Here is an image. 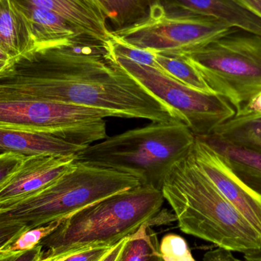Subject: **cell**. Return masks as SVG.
<instances>
[{
  "label": "cell",
  "mask_w": 261,
  "mask_h": 261,
  "mask_svg": "<svg viewBox=\"0 0 261 261\" xmlns=\"http://www.w3.org/2000/svg\"><path fill=\"white\" fill-rule=\"evenodd\" d=\"M192 153L205 176L261 234V193L244 182L223 158L199 137L195 138Z\"/></svg>",
  "instance_id": "obj_10"
},
{
  "label": "cell",
  "mask_w": 261,
  "mask_h": 261,
  "mask_svg": "<svg viewBox=\"0 0 261 261\" xmlns=\"http://www.w3.org/2000/svg\"><path fill=\"white\" fill-rule=\"evenodd\" d=\"M245 8L261 18V0H238Z\"/></svg>",
  "instance_id": "obj_33"
},
{
  "label": "cell",
  "mask_w": 261,
  "mask_h": 261,
  "mask_svg": "<svg viewBox=\"0 0 261 261\" xmlns=\"http://www.w3.org/2000/svg\"><path fill=\"white\" fill-rule=\"evenodd\" d=\"M246 261H261V252L256 255L245 256Z\"/></svg>",
  "instance_id": "obj_35"
},
{
  "label": "cell",
  "mask_w": 261,
  "mask_h": 261,
  "mask_svg": "<svg viewBox=\"0 0 261 261\" xmlns=\"http://www.w3.org/2000/svg\"><path fill=\"white\" fill-rule=\"evenodd\" d=\"M107 117L116 116L101 109L0 92V126L53 135L76 145L106 139Z\"/></svg>",
  "instance_id": "obj_7"
},
{
  "label": "cell",
  "mask_w": 261,
  "mask_h": 261,
  "mask_svg": "<svg viewBox=\"0 0 261 261\" xmlns=\"http://www.w3.org/2000/svg\"><path fill=\"white\" fill-rule=\"evenodd\" d=\"M238 30L213 17L167 11L158 2L144 19L111 35L132 47L182 56Z\"/></svg>",
  "instance_id": "obj_8"
},
{
  "label": "cell",
  "mask_w": 261,
  "mask_h": 261,
  "mask_svg": "<svg viewBox=\"0 0 261 261\" xmlns=\"http://www.w3.org/2000/svg\"><path fill=\"white\" fill-rule=\"evenodd\" d=\"M155 58L167 76L199 91L214 93L205 84L199 72L184 56L155 54Z\"/></svg>",
  "instance_id": "obj_21"
},
{
  "label": "cell",
  "mask_w": 261,
  "mask_h": 261,
  "mask_svg": "<svg viewBox=\"0 0 261 261\" xmlns=\"http://www.w3.org/2000/svg\"><path fill=\"white\" fill-rule=\"evenodd\" d=\"M223 158L233 171L251 188L261 193V153L197 136Z\"/></svg>",
  "instance_id": "obj_17"
},
{
  "label": "cell",
  "mask_w": 261,
  "mask_h": 261,
  "mask_svg": "<svg viewBox=\"0 0 261 261\" xmlns=\"http://www.w3.org/2000/svg\"><path fill=\"white\" fill-rule=\"evenodd\" d=\"M14 3L27 21L35 44V51L66 44L87 35L51 11Z\"/></svg>",
  "instance_id": "obj_15"
},
{
  "label": "cell",
  "mask_w": 261,
  "mask_h": 261,
  "mask_svg": "<svg viewBox=\"0 0 261 261\" xmlns=\"http://www.w3.org/2000/svg\"><path fill=\"white\" fill-rule=\"evenodd\" d=\"M76 156H26L22 164L0 187V208L21 202L44 190L74 166Z\"/></svg>",
  "instance_id": "obj_11"
},
{
  "label": "cell",
  "mask_w": 261,
  "mask_h": 261,
  "mask_svg": "<svg viewBox=\"0 0 261 261\" xmlns=\"http://www.w3.org/2000/svg\"><path fill=\"white\" fill-rule=\"evenodd\" d=\"M110 46L112 52L115 55L122 57L142 65L153 67L164 73L159 64L156 62L155 54L153 52L128 45L116 39L112 35L110 40Z\"/></svg>",
  "instance_id": "obj_23"
},
{
  "label": "cell",
  "mask_w": 261,
  "mask_h": 261,
  "mask_svg": "<svg viewBox=\"0 0 261 261\" xmlns=\"http://www.w3.org/2000/svg\"><path fill=\"white\" fill-rule=\"evenodd\" d=\"M202 137L261 153V118L240 120L232 117Z\"/></svg>",
  "instance_id": "obj_18"
},
{
  "label": "cell",
  "mask_w": 261,
  "mask_h": 261,
  "mask_svg": "<svg viewBox=\"0 0 261 261\" xmlns=\"http://www.w3.org/2000/svg\"><path fill=\"white\" fill-rule=\"evenodd\" d=\"M61 221L52 222L48 225L38 227L33 229L28 230L15 242L3 249L12 251H22L32 249L38 245L42 239L53 232L61 224Z\"/></svg>",
  "instance_id": "obj_24"
},
{
  "label": "cell",
  "mask_w": 261,
  "mask_h": 261,
  "mask_svg": "<svg viewBox=\"0 0 261 261\" xmlns=\"http://www.w3.org/2000/svg\"><path fill=\"white\" fill-rule=\"evenodd\" d=\"M173 221H176L174 213L171 214V213H167L166 211L165 213H164V212H161V210L147 224L151 228V226H155V225H167V224H170V222H173Z\"/></svg>",
  "instance_id": "obj_31"
},
{
  "label": "cell",
  "mask_w": 261,
  "mask_h": 261,
  "mask_svg": "<svg viewBox=\"0 0 261 261\" xmlns=\"http://www.w3.org/2000/svg\"><path fill=\"white\" fill-rule=\"evenodd\" d=\"M179 229L245 256L261 252V234L201 170L192 149L172 166L161 189Z\"/></svg>",
  "instance_id": "obj_2"
},
{
  "label": "cell",
  "mask_w": 261,
  "mask_h": 261,
  "mask_svg": "<svg viewBox=\"0 0 261 261\" xmlns=\"http://www.w3.org/2000/svg\"><path fill=\"white\" fill-rule=\"evenodd\" d=\"M238 110L261 92V36L238 30L182 55Z\"/></svg>",
  "instance_id": "obj_6"
},
{
  "label": "cell",
  "mask_w": 261,
  "mask_h": 261,
  "mask_svg": "<svg viewBox=\"0 0 261 261\" xmlns=\"http://www.w3.org/2000/svg\"><path fill=\"white\" fill-rule=\"evenodd\" d=\"M28 230L18 225L0 224V250L13 243Z\"/></svg>",
  "instance_id": "obj_29"
},
{
  "label": "cell",
  "mask_w": 261,
  "mask_h": 261,
  "mask_svg": "<svg viewBox=\"0 0 261 261\" xmlns=\"http://www.w3.org/2000/svg\"><path fill=\"white\" fill-rule=\"evenodd\" d=\"M203 261H241L236 258L231 251L219 248L215 251H210L204 255Z\"/></svg>",
  "instance_id": "obj_30"
},
{
  "label": "cell",
  "mask_w": 261,
  "mask_h": 261,
  "mask_svg": "<svg viewBox=\"0 0 261 261\" xmlns=\"http://www.w3.org/2000/svg\"><path fill=\"white\" fill-rule=\"evenodd\" d=\"M0 92L101 109L119 118L182 122L116 61L110 41L87 35L17 60L0 75Z\"/></svg>",
  "instance_id": "obj_1"
},
{
  "label": "cell",
  "mask_w": 261,
  "mask_h": 261,
  "mask_svg": "<svg viewBox=\"0 0 261 261\" xmlns=\"http://www.w3.org/2000/svg\"><path fill=\"white\" fill-rule=\"evenodd\" d=\"M139 185L132 175L75 161L69 171L42 191L0 208V224L33 229L64 220L98 201Z\"/></svg>",
  "instance_id": "obj_5"
},
{
  "label": "cell",
  "mask_w": 261,
  "mask_h": 261,
  "mask_svg": "<svg viewBox=\"0 0 261 261\" xmlns=\"http://www.w3.org/2000/svg\"><path fill=\"white\" fill-rule=\"evenodd\" d=\"M0 47L14 62L35 50L27 21L12 0H0Z\"/></svg>",
  "instance_id": "obj_16"
},
{
  "label": "cell",
  "mask_w": 261,
  "mask_h": 261,
  "mask_svg": "<svg viewBox=\"0 0 261 261\" xmlns=\"http://www.w3.org/2000/svg\"><path fill=\"white\" fill-rule=\"evenodd\" d=\"M14 63V60L0 47V75Z\"/></svg>",
  "instance_id": "obj_34"
},
{
  "label": "cell",
  "mask_w": 261,
  "mask_h": 261,
  "mask_svg": "<svg viewBox=\"0 0 261 261\" xmlns=\"http://www.w3.org/2000/svg\"><path fill=\"white\" fill-rule=\"evenodd\" d=\"M233 117L240 120L261 118V92L236 110Z\"/></svg>",
  "instance_id": "obj_28"
},
{
  "label": "cell",
  "mask_w": 261,
  "mask_h": 261,
  "mask_svg": "<svg viewBox=\"0 0 261 261\" xmlns=\"http://www.w3.org/2000/svg\"><path fill=\"white\" fill-rule=\"evenodd\" d=\"M113 247L101 246L89 248L72 254L61 261H102Z\"/></svg>",
  "instance_id": "obj_27"
},
{
  "label": "cell",
  "mask_w": 261,
  "mask_h": 261,
  "mask_svg": "<svg viewBox=\"0 0 261 261\" xmlns=\"http://www.w3.org/2000/svg\"><path fill=\"white\" fill-rule=\"evenodd\" d=\"M86 147L53 135L0 126V153H15L24 156L48 154L76 156Z\"/></svg>",
  "instance_id": "obj_14"
},
{
  "label": "cell",
  "mask_w": 261,
  "mask_h": 261,
  "mask_svg": "<svg viewBox=\"0 0 261 261\" xmlns=\"http://www.w3.org/2000/svg\"><path fill=\"white\" fill-rule=\"evenodd\" d=\"M194 134L181 121L152 122L91 144L75 161L132 175L161 190L172 166L191 150Z\"/></svg>",
  "instance_id": "obj_4"
},
{
  "label": "cell",
  "mask_w": 261,
  "mask_h": 261,
  "mask_svg": "<svg viewBox=\"0 0 261 261\" xmlns=\"http://www.w3.org/2000/svg\"><path fill=\"white\" fill-rule=\"evenodd\" d=\"M113 55L130 76L174 110L195 136L210 135L236 114L234 107L219 95L195 90L156 69Z\"/></svg>",
  "instance_id": "obj_9"
},
{
  "label": "cell",
  "mask_w": 261,
  "mask_h": 261,
  "mask_svg": "<svg viewBox=\"0 0 261 261\" xmlns=\"http://www.w3.org/2000/svg\"><path fill=\"white\" fill-rule=\"evenodd\" d=\"M25 156L15 153H0V187L16 171Z\"/></svg>",
  "instance_id": "obj_25"
},
{
  "label": "cell",
  "mask_w": 261,
  "mask_h": 261,
  "mask_svg": "<svg viewBox=\"0 0 261 261\" xmlns=\"http://www.w3.org/2000/svg\"><path fill=\"white\" fill-rule=\"evenodd\" d=\"M24 6L51 11L67 19L83 33L102 41H110L109 15L99 0H12Z\"/></svg>",
  "instance_id": "obj_12"
},
{
  "label": "cell",
  "mask_w": 261,
  "mask_h": 261,
  "mask_svg": "<svg viewBox=\"0 0 261 261\" xmlns=\"http://www.w3.org/2000/svg\"><path fill=\"white\" fill-rule=\"evenodd\" d=\"M170 12H188L213 17L230 27L260 35L261 18L238 0H159Z\"/></svg>",
  "instance_id": "obj_13"
},
{
  "label": "cell",
  "mask_w": 261,
  "mask_h": 261,
  "mask_svg": "<svg viewBox=\"0 0 261 261\" xmlns=\"http://www.w3.org/2000/svg\"><path fill=\"white\" fill-rule=\"evenodd\" d=\"M159 251L164 261H197L192 254L187 241L176 234L164 236L159 245Z\"/></svg>",
  "instance_id": "obj_22"
},
{
  "label": "cell",
  "mask_w": 261,
  "mask_h": 261,
  "mask_svg": "<svg viewBox=\"0 0 261 261\" xmlns=\"http://www.w3.org/2000/svg\"><path fill=\"white\" fill-rule=\"evenodd\" d=\"M0 261H43L42 249L38 244L35 248L27 251L0 250Z\"/></svg>",
  "instance_id": "obj_26"
},
{
  "label": "cell",
  "mask_w": 261,
  "mask_h": 261,
  "mask_svg": "<svg viewBox=\"0 0 261 261\" xmlns=\"http://www.w3.org/2000/svg\"><path fill=\"white\" fill-rule=\"evenodd\" d=\"M128 238L121 241L120 242L115 245L111 251H110L108 254L106 256L105 258L102 261H119L120 258L121 254H122V250H123L124 245Z\"/></svg>",
  "instance_id": "obj_32"
},
{
  "label": "cell",
  "mask_w": 261,
  "mask_h": 261,
  "mask_svg": "<svg viewBox=\"0 0 261 261\" xmlns=\"http://www.w3.org/2000/svg\"><path fill=\"white\" fill-rule=\"evenodd\" d=\"M119 261H164L156 234L147 223L127 239Z\"/></svg>",
  "instance_id": "obj_20"
},
{
  "label": "cell",
  "mask_w": 261,
  "mask_h": 261,
  "mask_svg": "<svg viewBox=\"0 0 261 261\" xmlns=\"http://www.w3.org/2000/svg\"><path fill=\"white\" fill-rule=\"evenodd\" d=\"M108 12L111 32L130 27L148 15L159 0H99Z\"/></svg>",
  "instance_id": "obj_19"
},
{
  "label": "cell",
  "mask_w": 261,
  "mask_h": 261,
  "mask_svg": "<svg viewBox=\"0 0 261 261\" xmlns=\"http://www.w3.org/2000/svg\"><path fill=\"white\" fill-rule=\"evenodd\" d=\"M162 191L139 185L98 201L61 221L40 242L42 260L61 261L95 247H113L161 210Z\"/></svg>",
  "instance_id": "obj_3"
}]
</instances>
